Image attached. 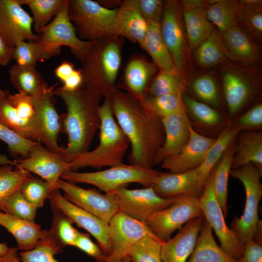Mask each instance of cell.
I'll return each mask as SVG.
<instances>
[{
	"label": "cell",
	"mask_w": 262,
	"mask_h": 262,
	"mask_svg": "<svg viewBox=\"0 0 262 262\" xmlns=\"http://www.w3.org/2000/svg\"><path fill=\"white\" fill-rule=\"evenodd\" d=\"M208 20L213 23L221 33L237 24L239 4L235 0H205Z\"/></svg>",
	"instance_id": "8d00e7d4"
},
{
	"label": "cell",
	"mask_w": 262,
	"mask_h": 262,
	"mask_svg": "<svg viewBox=\"0 0 262 262\" xmlns=\"http://www.w3.org/2000/svg\"><path fill=\"white\" fill-rule=\"evenodd\" d=\"M230 174L242 183L246 193L243 213L239 217H234L231 229L243 245L251 239L258 241L262 237V221L258 215V206L262 196V172L256 166L248 164L231 169Z\"/></svg>",
	"instance_id": "5b68a950"
},
{
	"label": "cell",
	"mask_w": 262,
	"mask_h": 262,
	"mask_svg": "<svg viewBox=\"0 0 262 262\" xmlns=\"http://www.w3.org/2000/svg\"><path fill=\"white\" fill-rule=\"evenodd\" d=\"M75 247L79 248L97 262H104L106 255L90 239L87 234L80 232Z\"/></svg>",
	"instance_id": "11a10c76"
},
{
	"label": "cell",
	"mask_w": 262,
	"mask_h": 262,
	"mask_svg": "<svg viewBox=\"0 0 262 262\" xmlns=\"http://www.w3.org/2000/svg\"><path fill=\"white\" fill-rule=\"evenodd\" d=\"M121 38L116 36L91 41L80 61L82 75V88L95 91L103 97L116 87L115 81L121 64Z\"/></svg>",
	"instance_id": "277c9868"
},
{
	"label": "cell",
	"mask_w": 262,
	"mask_h": 262,
	"mask_svg": "<svg viewBox=\"0 0 262 262\" xmlns=\"http://www.w3.org/2000/svg\"><path fill=\"white\" fill-rule=\"evenodd\" d=\"M9 247L5 243H0V255L4 254L7 252Z\"/></svg>",
	"instance_id": "e7e4bbea"
},
{
	"label": "cell",
	"mask_w": 262,
	"mask_h": 262,
	"mask_svg": "<svg viewBox=\"0 0 262 262\" xmlns=\"http://www.w3.org/2000/svg\"><path fill=\"white\" fill-rule=\"evenodd\" d=\"M18 0H0V34L13 47L23 41H37L32 17Z\"/></svg>",
	"instance_id": "e0dca14e"
},
{
	"label": "cell",
	"mask_w": 262,
	"mask_h": 262,
	"mask_svg": "<svg viewBox=\"0 0 262 262\" xmlns=\"http://www.w3.org/2000/svg\"><path fill=\"white\" fill-rule=\"evenodd\" d=\"M160 172L153 168L123 163L105 170L91 172H78L68 170L61 175L60 179L75 184H91L105 193H110L130 183H139L145 187L151 186Z\"/></svg>",
	"instance_id": "8992f818"
},
{
	"label": "cell",
	"mask_w": 262,
	"mask_h": 262,
	"mask_svg": "<svg viewBox=\"0 0 262 262\" xmlns=\"http://www.w3.org/2000/svg\"><path fill=\"white\" fill-rule=\"evenodd\" d=\"M180 3L188 45L196 49L214 30L207 18L206 1L183 0Z\"/></svg>",
	"instance_id": "cb8c5ba5"
},
{
	"label": "cell",
	"mask_w": 262,
	"mask_h": 262,
	"mask_svg": "<svg viewBox=\"0 0 262 262\" xmlns=\"http://www.w3.org/2000/svg\"><path fill=\"white\" fill-rule=\"evenodd\" d=\"M215 139L200 134L191 126L187 143L177 154L164 158L161 163L162 167L171 173H179L196 168Z\"/></svg>",
	"instance_id": "d6986e66"
},
{
	"label": "cell",
	"mask_w": 262,
	"mask_h": 262,
	"mask_svg": "<svg viewBox=\"0 0 262 262\" xmlns=\"http://www.w3.org/2000/svg\"><path fill=\"white\" fill-rule=\"evenodd\" d=\"M14 160H10L7 155L0 154V165L11 164L14 165Z\"/></svg>",
	"instance_id": "be15d7a7"
},
{
	"label": "cell",
	"mask_w": 262,
	"mask_h": 262,
	"mask_svg": "<svg viewBox=\"0 0 262 262\" xmlns=\"http://www.w3.org/2000/svg\"><path fill=\"white\" fill-rule=\"evenodd\" d=\"M164 128V140L156 157V164L165 157L179 153L187 143L191 126L187 111H182L161 119Z\"/></svg>",
	"instance_id": "603a6c76"
},
{
	"label": "cell",
	"mask_w": 262,
	"mask_h": 262,
	"mask_svg": "<svg viewBox=\"0 0 262 262\" xmlns=\"http://www.w3.org/2000/svg\"><path fill=\"white\" fill-rule=\"evenodd\" d=\"M200 216L203 213L199 198L182 195L170 206L153 213L146 224L155 236L164 242L188 221Z\"/></svg>",
	"instance_id": "9c48e42d"
},
{
	"label": "cell",
	"mask_w": 262,
	"mask_h": 262,
	"mask_svg": "<svg viewBox=\"0 0 262 262\" xmlns=\"http://www.w3.org/2000/svg\"><path fill=\"white\" fill-rule=\"evenodd\" d=\"M161 197L169 198L184 195L199 197L203 189L200 184L196 169L179 173H160L152 185Z\"/></svg>",
	"instance_id": "44dd1931"
},
{
	"label": "cell",
	"mask_w": 262,
	"mask_h": 262,
	"mask_svg": "<svg viewBox=\"0 0 262 262\" xmlns=\"http://www.w3.org/2000/svg\"><path fill=\"white\" fill-rule=\"evenodd\" d=\"M14 47L0 34V66H6L12 59Z\"/></svg>",
	"instance_id": "91938a15"
},
{
	"label": "cell",
	"mask_w": 262,
	"mask_h": 262,
	"mask_svg": "<svg viewBox=\"0 0 262 262\" xmlns=\"http://www.w3.org/2000/svg\"><path fill=\"white\" fill-rule=\"evenodd\" d=\"M164 242L154 234L146 235L131 246L127 256L131 262H163L161 252Z\"/></svg>",
	"instance_id": "b9f144b4"
},
{
	"label": "cell",
	"mask_w": 262,
	"mask_h": 262,
	"mask_svg": "<svg viewBox=\"0 0 262 262\" xmlns=\"http://www.w3.org/2000/svg\"><path fill=\"white\" fill-rule=\"evenodd\" d=\"M234 142L233 140L227 147L217 165L212 170L209 177L216 198L226 217L228 211V180L236 150Z\"/></svg>",
	"instance_id": "4dcf8cb0"
},
{
	"label": "cell",
	"mask_w": 262,
	"mask_h": 262,
	"mask_svg": "<svg viewBox=\"0 0 262 262\" xmlns=\"http://www.w3.org/2000/svg\"><path fill=\"white\" fill-rule=\"evenodd\" d=\"M199 200L204 219L218 237L220 246L238 260L242 256L244 245L234 230L227 226L209 178Z\"/></svg>",
	"instance_id": "4fadbf2b"
},
{
	"label": "cell",
	"mask_w": 262,
	"mask_h": 262,
	"mask_svg": "<svg viewBox=\"0 0 262 262\" xmlns=\"http://www.w3.org/2000/svg\"><path fill=\"white\" fill-rule=\"evenodd\" d=\"M185 85L183 74L177 69L161 70L151 81L146 94L158 96L169 94H183Z\"/></svg>",
	"instance_id": "ab89813d"
},
{
	"label": "cell",
	"mask_w": 262,
	"mask_h": 262,
	"mask_svg": "<svg viewBox=\"0 0 262 262\" xmlns=\"http://www.w3.org/2000/svg\"><path fill=\"white\" fill-rule=\"evenodd\" d=\"M54 91L66 108V112L59 116L60 132L67 136V145L62 147L61 153L70 163L74 157L89 150L100 126L99 108L103 96L82 87L68 91L60 87Z\"/></svg>",
	"instance_id": "7a4b0ae2"
},
{
	"label": "cell",
	"mask_w": 262,
	"mask_h": 262,
	"mask_svg": "<svg viewBox=\"0 0 262 262\" xmlns=\"http://www.w3.org/2000/svg\"><path fill=\"white\" fill-rule=\"evenodd\" d=\"M21 5H27L33 14L35 33L49 24L60 12L67 0H18Z\"/></svg>",
	"instance_id": "60d3db41"
},
{
	"label": "cell",
	"mask_w": 262,
	"mask_h": 262,
	"mask_svg": "<svg viewBox=\"0 0 262 262\" xmlns=\"http://www.w3.org/2000/svg\"><path fill=\"white\" fill-rule=\"evenodd\" d=\"M55 188H58L30 173L22 182L19 190L29 202L38 208L43 206Z\"/></svg>",
	"instance_id": "ee69618b"
},
{
	"label": "cell",
	"mask_w": 262,
	"mask_h": 262,
	"mask_svg": "<svg viewBox=\"0 0 262 262\" xmlns=\"http://www.w3.org/2000/svg\"><path fill=\"white\" fill-rule=\"evenodd\" d=\"M8 99L21 119L33 123L38 127L35 117L33 100L32 96L17 92L14 94L10 93Z\"/></svg>",
	"instance_id": "f5cc1de1"
},
{
	"label": "cell",
	"mask_w": 262,
	"mask_h": 262,
	"mask_svg": "<svg viewBox=\"0 0 262 262\" xmlns=\"http://www.w3.org/2000/svg\"><path fill=\"white\" fill-rule=\"evenodd\" d=\"M52 224L47 238L61 250L67 246H75L79 231L71 220L61 210L51 205Z\"/></svg>",
	"instance_id": "d590c367"
},
{
	"label": "cell",
	"mask_w": 262,
	"mask_h": 262,
	"mask_svg": "<svg viewBox=\"0 0 262 262\" xmlns=\"http://www.w3.org/2000/svg\"><path fill=\"white\" fill-rule=\"evenodd\" d=\"M262 124V104L259 103L244 114L238 119L237 126L242 128L257 127Z\"/></svg>",
	"instance_id": "6f0895ef"
},
{
	"label": "cell",
	"mask_w": 262,
	"mask_h": 262,
	"mask_svg": "<svg viewBox=\"0 0 262 262\" xmlns=\"http://www.w3.org/2000/svg\"><path fill=\"white\" fill-rule=\"evenodd\" d=\"M111 252L104 262H122L131 246L144 236L154 234L146 223L118 212L109 223Z\"/></svg>",
	"instance_id": "5bb4252c"
},
{
	"label": "cell",
	"mask_w": 262,
	"mask_h": 262,
	"mask_svg": "<svg viewBox=\"0 0 262 262\" xmlns=\"http://www.w3.org/2000/svg\"><path fill=\"white\" fill-rule=\"evenodd\" d=\"M138 100L144 109L161 119L178 112L187 111L182 99V94L158 96L145 94Z\"/></svg>",
	"instance_id": "74e56055"
},
{
	"label": "cell",
	"mask_w": 262,
	"mask_h": 262,
	"mask_svg": "<svg viewBox=\"0 0 262 262\" xmlns=\"http://www.w3.org/2000/svg\"><path fill=\"white\" fill-rule=\"evenodd\" d=\"M69 0L47 25L39 30V41L44 48L47 59L59 54L62 46L68 47L71 52L80 61L88 51L91 41H84L77 35L68 15Z\"/></svg>",
	"instance_id": "ba28073f"
},
{
	"label": "cell",
	"mask_w": 262,
	"mask_h": 262,
	"mask_svg": "<svg viewBox=\"0 0 262 262\" xmlns=\"http://www.w3.org/2000/svg\"><path fill=\"white\" fill-rule=\"evenodd\" d=\"M14 166L34 173L56 187L61 175L70 170L69 163L62 153L52 151L39 142L33 146L27 157L15 160Z\"/></svg>",
	"instance_id": "9a60e30c"
},
{
	"label": "cell",
	"mask_w": 262,
	"mask_h": 262,
	"mask_svg": "<svg viewBox=\"0 0 262 262\" xmlns=\"http://www.w3.org/2000/svg\"><path fill=\"white\" fill-rule=\"evenodd\" d=\"M147 22V31L141 47L150 55L160 71L176 68L162 37L160 23L151 20Z\"/></svg>",
	"instance_id": "1f68e13d"
},
{
	"label": "cell",
	"mask_w": 262,
	"mask_h": 262,
	"mask_svg": "<svg viewBox=\"0 0 262 262\" xmlns=\"http://www.w3.org/2000/svg\"><path fill=\"white\" fill-rule=\"evenodd\" d=\"M11 164L0 165V210L5 213L7 198L19 190L20 185L31 173Z\"/></svg>",
	"instance_id": "7bdbcfd3"
},
{
	"label": "cell",
	"mask_w": 262,
	"mask_h": 262,
	"mask_svg": "<svg viewBox=\"0 0 262 262\" xmlns=\"http://www.w3.org/2000/svg\"><path fill=\"white\" fill-rule=\"evenodd\" d=\"M0 225L5 228L15 238L18 250L33 249L46 238L48 230L42 229L34 221H30L0 212Z\"/></svg>",
	"instance_id": "484cf974"
},
{
	"label": "cell",
	"mask_w": 262,
	"mask_h": 262,
	"mask_svg": "<svg viewBox=\"0 0 262 262\" xmlns=\"http://www.w3.org/2000/svg\"><path fill=\"white\" fill-rule=\"evenodd\" d=\"M118 8L110 9L92 0H69L68 15L78 37L94 41L113 36V21Z\"/></svg>",
	"instance_id": "52a82bcc"
},
{
	"label": "cell",
	"mask_w": 262,
	"mask_h": 262,
	"mask_svg": "<svg viewBox=\"0 0 262 262\" xmlns=\"http://www.w3.org/2000/svg\"><path fill=\"white\" fill-rule=\"evenodd\" d=\"M222 34V40L231 59L253 64L260 62L261 52L254 39L238 24Z\"/></svg>",
	"instance_id": "d4e9b609"
},
{
	"label": "cell",
	"mask_w": 262,
	"mask_h": 262,
	"mask_svg": "<svg viewBox=\"0 0 262 262\" xmlns=\"http://www.w3.org/2000/svg\"><path fill=\"white\" fill-rule=\"evenodd\" d=\"M12 85L18 92L33 97L48 86L35 67L13 65L9 70Z\"/></svg>",
	"instance_id": "e575fe53"
},
{
	"label": "cell",
	"mask_w": 262,
	"mask_h": 262,
	"mask_svg": "<svg viewBox=\"0 0 262 262\" xmlns=\"http://www.w3.org/2000/svg\"><path fill=\"white\" fill-rule=\"evenodd\" d=\"M187 262H239L218 246L213 229L204 220L194 249Z\"/></svg>",
	"instance_id": "f1b7e54d"
},
{
	"label": "cell",
	"mask_w": 262,
	"mask_h": 262,
	"mask_svg": "<svg viewBox=\"0 0 262 262\" xmlns=\"http://www.w3.org/2000/svg\"><path fill=\"white\" fill-rule=\"evenodd\" d=\"M195 94L203 101L213 106L219 104V96L216 83L212 77L208 75L197 77L192 83Z\"/></svg>",
	"instance_id": "816d5d0a"
},
{
	"label": "cell",
	"mask_w": 262,
	"mask_h": 262,
	"mask_svg": "<svg viewBox=\"0 0 262 262\" xmlns=\"http://www.w3.org/2000/svg\"><path fill=\"white\" fill-rule=\"evenodd\" d=\"M239 262H262L261 243L251 239L244 244L243 250Z\"/></svg>",
	"instance_id": "9f6ffc18"
},
{
	"label": "cell",
	"mask_w": 262,
	"mask_h": 262,
	"mask_svg": "<svg viewBox=\"0 0 262 262\" xmlns=\"http://www.w3.org/2000/svg\"><path fill=\"white\" fill-rule=\"evenodd\" d=\"M56 186L64 192L63 196L66 199L107 223L119 212L116 197L112 192L102 194L95 189L83 188L60 178L57 181Z\"/></svg>",
	"instance_id": "7c38bea8"
},
{
	"label": "cell",
	"mask_w": 262,
	"mask_h": 262,
	"mask_svg": "<svg viewBox=\"0 0 262 262\" xmlns=\"http://www.w3.org/2000/svg\"><path fill=\"white\" fill-rule=\"evenodd\" d=\"M82 75L80 69H75L63 82L61 87L66 91H72L82 87Z\"/></svg>",
	"instance_id": "680465c9"
},
{
	"label": "cell",
	"mask_w": 262,
	"mask_h": 262,
	"mask_svg": "<svg viewBox=\"0 0 262 262\" xmlns=\"http://www.w3.org/2000/svg\"><path fill=\"white\" fill-rule=\"evenodd\" d=\"M17 247H9L4 254L0 255V262H22L18 255Z\"/></svg>",
	"instance_id": "6125c7cd"
},
{
	"label": "cell",
	"mask_w": 262,
	"mask_h": 262,
	"mask_svg": "<svg viewBox=\"0 0 262 262\" xmlns=\"http://www.w3.org/2000/svg\"><path fill=\"white\" fill-rule=\"evenodd\" d=\"M109 96L115 118L131 146L130 164L153 168L164 140L161 119L147 112L127 91L115 87Z\"/></svg>",
	"instance_id": "6da1fadb"
},
{
	"label": "cell",
	"mask_w": 262,
	"mask_h": 262,
	"mask_svg": "<svg viewBox=\"0 0 262 262\" xmlns=\"http://www.w3.org/2000/svg\"><path fill=\"white\" fill-rule=\"evenodd\" d=\"M232 167L239 168L252 164L261 171L262 166V133L261 132L247 131L242 133L238 138Z\"/></svg>",
	"instance_id": "836d02e7"
},
{
	"label": "cell",
	"mask_w": 262,
	"mask_h": 262,
	"mask_svg": "<svg viewBox=\"0 0 262 262\" xmlns=\"http://www.w3.org/2000/svg\"><path fill=\"white\" fill-rule=\"evenodd\" d=\"M204 220V216L190 220L175 236L164 241L161 252L162 262H187L194 249Z\"/></svg>",
	"instance_id": "ffe728a7"
},
{
	"label": "cell",
	"mask_w": 262,
	"mask_h": 262,
	"mask_svg": "<svg viewBox=\"0 0 262 262\" xmlns=\"http://www.w3.org/2000/svg\"><path fill=\"white\" fill-rule=\"evenodd\" d=\"M158 69L153 63L142 57L132 58L124 71V80L127 92L138 100L141 98Z\"/></svg>",
	"instance_id": "4316f807"
},
{
	"label": "cell",
	"mask_w": 262,
	"mask_h": 262,
	"mask_svg": "<svg viewBox=\"0 0 262 262\" xmlns=\"http://www.w3.org/2000/svg\"><path fill=\"white\" fill-rule=\"evenodd\" d=\"M160 27L162 37L175 68L184 74L186 54L184 27L180 2L174 0L164 1Z\"/></svg>",
	"instance_id": "8fae6325"
},
{
	"label": "cell",
	"mask_w": 262,
	"mask_h": 262,
	"mask_svg": "<svg viewBox=\"0 0 262 262\" xmlns=\"http://www.w3.org/2000/svg\"><path fill=\"white\" fill-rule=\"evenodd\" d=\"M10 93L9 90L0 89V121L23 137L44 144V138L37 125L18 116L9 101Z\"/></svg>",
	"instance_id": "f546056e"
},
{
	"label": "cell",
	"mask_w": 262,
	"mask_h": 262,
	"mask_svg": "<svg viewBox=\"0 0 262 262\" xmlns=\"http://www.w3.org/2000/svg\"><path fill=\"white\" fill-rule=\"evenodd\" d=\"M239 4L237 24L254 39L260 40L262 36V6Z\"/></svg>",
	"instance_id": "bcb514c9"
},
{
	"label": "cell",
	"mask_w": 262,
	"mask_h": 262,
	"mask_svg": "<svg viewBox=\"0 0 262 262\" xmlns=\"http://www.w3.org/2000/svg\"><path fill=\"white\" fill-rule=\"evenodd\" d=\"M243 129L237 126L224 131L207 151L202 162L196 168L200 185L203 189L214 167L230 144Z\"/></svg>",
	"instance_id": "d6a6232c"
},
{
	"label": "cell",
	"mask_w": 262,
	"mask_h": 262,
	"mask_svg": "<svg viewBox=\"0 0 262 262\" xmlns=\"http://www.w3.org/2000/svg\"><path fill=\"white\" fill-rule=\"evenodd\" d=\"M112 193L116 197L119 212L143 223H146L153 213L170 206L180 196L161 197L152 186L134 189L123 186Z\"/></svg>",
	"instance_id": "30bf717a"
},
{
	"label": "cell",
	"mask_w": 262,
	"mask_h": 262,
	"mask_svg": "<svg viewBox=\"0 0 262 262\" xmlns=\"http://www.w3.org/2000/svg\"><path fill=\"white\" fill-rule=\"evenodd\" d=\"M137 6L142 16L147 20L160 23L164 7L161 0H137Z\"/></svg>",
	"instance_id": "db71d44e"
},
{
	"label": "cell",
	"mask_w": 262,
	"mask_h": 262,
	"mask_svg": "<svg viewBox=\"0 0 262 262\" xmlns=\"http://www.w3.org/2000/svg\"><path fill=\"white\" fill-rule=\"evenodd\" d=\"M122 262H131V260L130 259V258L128 256H126Z\"/></svg>",
	"instance_id": "03108f58"
},
{
	"label": "cell",
	"mask_w": 262,
	"mask_h": 262,
	"mask_svg": "<svg viewBox=\"0 0 262 262\" xmlns=\"http://www.w3.org/2000/svg\"><path fill=\"white\" fill-rule=\"evenodd\" d=\"M75 69L72 62L65 60L54 69V73L57 78L63 82Z\"/></svg>",
	"instance_id": "94428289"
},
{
	"label": "cell",
	"mask_w": 262,
	"mask_h": 262,
	"mask_svg": "<svg viewBox=\"0 0 262 262\" xmlns=\"http://www.w3.org/2000/svg\"><path fill=\"white\" fill-rule=\"evenodd\" d=\"M103 98L99 108L98 144L93 150L74 157L69 163L71 170L86 167L100 169L124 163L130 143L115 118L109 96Z\"/></svg>",
	"instance_id": "3957f363"
},
{
	"label": "cell",
	"mask_w": 262,
	"mask_h": 262,
	"mask_svg": "<svg viewBox=\"0 0 262 262\" xmlns=\"http://www.w3.org/2000/svg\"><path fill=\"white\" fill-rule=\"evenodd\" d=\"M182 99L187 111L201 123L209 126L217 124L220 120V115L215 109L204 103L197 101L185 94H182Z\"/></svg>",
	"instance_id": "f907efd6"
},
{
	"label": "cell",
	"mask_w": 262,
	"mask_h": 262,
	"mask_svg": "<svg viewBox=\"0 0 262 262\" xmlns=\"http://www.w3.org/2000/svg\"><path fill=\"white\" fill-rule=\"evenodd\" d=\"M195 59L200 65L215 66L226 58H231L222 38L214 30L195 49Z\"/></svg>",
	"instance_id": "f35d334b"
},
{
	"label": "cell",
	"mask_w": 262,
	"mask_h": 262,
	"mask_svg": "<svg viewBox=\"0 0 262 262\" xmlns=\"http://www.w3.org/2000/svg\"><path fill=\"white\" fill-rule=\"evenodd\" d=\"M147 28V22L139 11L137 0H123L117 9L113 21V35L126 38L140 46Z\"/></svg>",
	"instance_id": "7402d4cb"
},
{
	"label": "cell",
	"mask_w": 262,
	"mask_h": 262,
	"mask_svg": "<svg viewBox=\"0 0 262 262\" xmlns=\"http://www.w3.org/2000/svg\"><path fill=\"white\" fill-rule=\"evenodd\" d=\"M12 59L16 64L25 66L35 67L39 60H47L43 46L38 40L21 41L14 47Z\"/></svg>",
	"instance_id": "f6af8a7d"
},
{
	"label": "cell",
	"mask_w": 262,
	"mask_h": 262,
	"mask_svg": "<svg viewBox=\"0 0 262 262\" xmlns=\"http://www.w3.org/2000/svg\"><path fill=\"white\" fill-rule=\"evenodd\" d=\"M37 208L29 202L19 190L12 193L5 204V213L13 216L33 222Z\"/></svg>",
	"instance_id": "c3c4849f"
},
{
	"label": "cell",
	"mask_w": 262,
	"mask_h": 262,
	"mask_svg": "<svg viewBox=\"0 0 262 262\" xmlns=\"http://www.w3.org/2000/svg\"><path fill=\"white\" fill-rule=\"evenodd\" d=\"M48 199L51 205L61 210L73 223L89 232L98 241L100 248L106 255L111 253L108 223L66 199L58 188L51 191Z\"/></svg>",
	"instance_id": "2e32d148"
},
{
	"label": "cell",
	"mask_w": 262,
	"mask_h": 262,
	"mask_svg": "<svg viewBox=\"0 0 262 262\" xmlns=\"http://www.w3.org/2000/svg\"><path fill=\"white\" fill-rule=\"evenodd\" d=\"M224 95L229 112L236 113L247 100L252 92L249 79L236 68L226 70L223 76Z\"/></svg>",
	"instance_id": "83f0119b"
},
{
	"label": "cell",
	"mask_w": 262,
	"mask_h": 262,
	"mask_svg": "<svg viewBox=\"0 0 262 262\" xmlns=\"http://www.w3.org/2000/svg\"><path fill=\"white\" fill-rule=\"evenodd\" d=\"M54 86H49L32 97L37 125L43 136L44 145L49 149L62 152L58 138L60 132V117L56 109Z\"/></svg>",
	"instance_id": "ac0fdd59"
},
{
	"label": "cell",
	"mask_w": 262,
	"mask_h": 262,
	"mask_svg": "<svg viewBox=\"0 0 262 262\" xmlns=\"http://www.w3.org/2000/svg\"><path fill=\"white\" fill-rule=\"evenodd\" d=\"M62 251L47 237L40 241L33 249L19 253L22 262H60L54 255Z\"/></svg>",
	"instance_id": "681fc988"
},
{
	"label": "cell",
	"mask_w": 262,
	"mask_h": 262,
	"mask_svg": "<svg viewBox=\"0 0 262 262\" xmlns=\"http://www.w3.org/2000/svg\"><path fill=\"white\" fill-rule=\"evenodd\" d=\"M0 140L7 144L11 156L21 158L27 157L32 147L37 142L23 137L0 121Z\"/></svg>",
	"instance_id": "7dc6e473"
}]
</instances>
